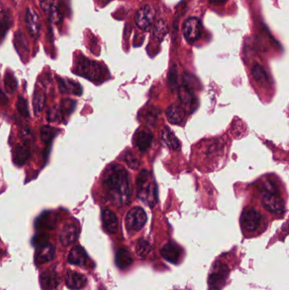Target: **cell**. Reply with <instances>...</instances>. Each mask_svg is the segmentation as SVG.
<instances>
[{
  "label": "cell",
  "mask_w": 289,
  "mask_h": 290,
  "mask_svg": "<svg viewBox=\"0 0 289 290\" xmlns=\"http://www.w3.org/2000/svg\"><path fill=\"white\" fill-rule=\"evenodd\" d=\"M179 97H180L181 102L185 106H188L189 108L194 106V100L195 96L193 94V91L191 90L189 86L184 85L181 87L179 91Z\"/></svg>",
  "instance_id": "7402d4cb"
},
{
  "label": "cell",
  "mask_w": 289,
  "mask_h": 290,
  "mask_svg": "<svg viewBox=\"0 0 289 290\" xmlns=\"http://www.w3.org/2000/svg\"><path fill=\"white\" fill-rule=\"evenodd\" d=\"M137 186V197L153 207L155 201L157 200V189L155 182L153 181L151 176L146 170H143L138 176Z\"/></svg>",
  "instance_id": "3957f363"
},
{
  "label": "cell",
  "mask_w": 289,
  "mask_h": 290,
  "mask_svg": "<svg viewBox=\"0 0 289 290\" xmlns=\"http://www.w3.org/2000/svg\"><path fill=\"white\" fill-rule=\"evenodd\" d=\"M56 222H57V218L55 215H53L52 213L46 212L37 219L36 227L37 228L53 229L55 227Z\"/></svg>",
  "instance_id": "603a6c76"
},
{
  "label": "cell",
  "mask_w": 289,
  "mask_h": 290,
  "mask_svg": "<svg viewBox=\"0 0 289 290\" xmlns=\"http://www.w3.org/2000/svg\"><path fill=\"white\" fill-rule=\"evenodd\" d=\"M102 222L104 228L110 234H116L118 231L119 222L117 216L110 210H105L102 213Z\"/></svg>",
  "instance_id": "5bb4252c"
},
{
  "label": "cell",
  "mask_w": 289,
  "mask_h": 290,
  "mask_svg": "<svg viewBox=\"0 0 289 290\" xmlns=\"http://www.w3.org/2000/svg\"><path fill=\"white\" fill-rule=\"evenodd\" d=\"M55 248L51 243H46L45 245L38 247L37 250V254L35 256V262L37 265L45 264L47 262L52 261L54 256Z\"/></svg>",
  "instance_id": "2e32d148"
},
{
  "label": "cell",
  "mask_w": 289,
  "mask_h": 290,
  "mask_svg": "<svg viewBox=\"0 0 289 290\" xmlns=\"http://www.w3.org/2000/svg\"><path fill=\"white\" fill-rule=\"evenodd\" d=\"M153 134L148 132H138L135 139L136 146L142 152H146L152 144Z\"/></svg>",
  "instance_id": "ffe728a7"
},
{
  "label": "cell",
  "mask_w": 289,
  "mask_h": 290,
  "mask_svg": "<svg viewBox=\"0 0 289 290\" xmlns=\"http://www.w3.org/2000/svg\"><path fill=\"white\" fill-rule=\"evenodd\" d=\"M228 273H229V270L227 268V265L217 262L215 265H214V270L209 278L210 286L214 290H221L227 280Z\"/></svg>",
  "instance_id": "ba28073f"
},
{
  "label": "cell",
  "mask_w": 289,
  "mask_h": 290,
  "mask_svg": "<svg viewBox=\"0 0 289 290\" xmlns=\"http://www.w3.org/2000/svg\"><path fill=\"white\" fill-rule=\"evenodd\" d=\"M251 72L253 78H254V79L258 83H260V84H265V83H267V73H266V72L264 71V69L261 65L255 63V65L252 67Z\"/></svg>",
  "instance_id": "484cf974"
},
{
  "label": "cell",
  "mask_w": 289,
  "mask_h": 290,
  "mask_svg": "<svg viewBox=\"0 0 289 290\" xmlns=\"http://www.w3.org/2000/svg\"><path fill=\"white\" fill-rule=\"evenodd\" d=\"M4 83H5V88L9 93L12 94L14 91L16 90V87H17V81H16V78H14V76L11 74H8L5 76V79H4Z\"/></svg>",
  "instance_id": "d6a6232c"
},
{
  "label": "cell",
  "mask_w": 289,
  "mask_h": 290,
  "mask_svg": "<svg viewBox=\"0 0 289 290\" xmlns=\"http://www.w3.org/2000/svg\"><path fill=\"white\" fill-rule=\"evenodd\" d=\"M19 113L24 117L29 116V110H28L27 102L23 97H19L16 105Z\"/></svg>",
  "instance_id": "1f68e13d"
},
{
  "label": "cell",
  "mask_w": 289,
  "mask_h": 290,
  "mask_svg": "<svg viewBox=\"0 0 289 290\" xmlns=\"http://www.w3.org/2000/svg\"><path fill=\"white\" fill-rule=\"evenodd\" d=\"M262 221V215L255 209L245 210L241 216V226L243 230L254 233L258 229Z\"/></svg>",
  "instance_id": "8992f818"
},
{
  "label": "cell",
  "mask_w": 289,
  "mask_h": 290,
  "mask_svg": "<svg viewBox=\"0 0 289 290\" xmlns=\"http://www.w3.org/2000/svg\"><path fill=\"white\" fill-rule=\"evenodd\" d=\"M125 222L128 232L137 233L140 231L147 222L145 211L141 207H134L128 211Z\"/></svg>",
  "instance_id": "277c9868"
},
{
  "label": "cell",
  "mask_w": 289,
  "mask_h": 290,
  "mask_svg": "<svg viewBox=\"0 0 289 290\" xmlns=\"http://www.w3.org/2000/svg\"><path fill=\"white\" fill-rule=\"evenodd\" d=\"M125 162L128 164V166L132 170H137L139 167L140 161L131 152H127L124 157Z\"/></svg>",
  "instance_id": "4dcf8cb0"
},
{
  "label": "cell",
  "mask_w": 289,
  "mask_h": 290,
  "mask_svg": "<svg viewBox=\"0 0 289 290\" xmlns=\"http://www.w3.org/2000/svg\"><path fill=\"white\" fill-rule=\"evenodd\" d=\"M30 157V151L26 145H18L15 149L13 158L14 162L17 165H23Z\"/></svg>",
  "instance_id": "cb8c5ba5"
},
{
  "label": "cell",
  "mask_w": 289,
  "mask_h": 290,
  "mask_svg": "<svg viewBox=\"0 0 289 290\" xmlns=\"http://www.w3.org/2000/svg\"><path fill=\"white\" fill-rule=\"evenodd\" d=\"M78 237V229L77 226L69 223L64 226L59 234V242L64 246H68L75 243Z\"/></svg>",
  "instance_id": "4fadbf2b"
},
{
  "label": "cell",
  "mask_w": 289,
  "mask_h": 290,
  "mask_svg": "<svg viewBox=\"0 0 289 290\" xmlns=\"http://www.w3.org/2000/svg\"><path fill=\"white\" fill-rule=\"evenodd\" d=\"M49 235L46 234H38V235H36L34 237H33V239H32V243H33V245L34 246L37 247H41L43 246V245H45L46 243H49Z\"/></svg>",
  "instance_id": "e575fe53"
},
{
  "label": "cell",
  "mask_w": 289,
  "mask_h": 290,
  "mask_svg": "<svg viewBox=\"0 0 289 290\" xmlns=\"http://www.w3.org/2000/svg\"><path fill=\"white\" fill-rule=\"evenodd\" d=\"M167 26L164 21H158L154 27V38L158 41H161L165 38V35L167 33Z\"/></svg>",
  "instance_id": "83f0119b"
},
{
  "label": "cell",
  "mask_w": 289,
  "mask_h": 290,
  "mask_svg": "<svg viewBox=\"0 0 289 290\" xmlns=\"http://www.w3.org/2000/svg\"><path fill=\"white\" fill-rule=\"evenodd\" d=\"M45 100H46V95L44 92H42V91L35 92L32 104H33V109H34V113L36 115H38L42 111V109L44 106V104H45Z\"/></svg>",
  "instance_id": "4316f807"
},
{
  "label": "cell",
  "mask_w": 289,
  "mask_h": 290,
  "mask_svg": "<svg viewBox=\"0 0 289 290\" xmlns=\"http://www.w3.org/2000/svg\"><path fill=\"white\" fill-rule=\"evenodd\" d=\"M166 116H167L168 121L171 124L180 125L185 118V113H184V109H182L180 106L172 105L168 108L167 111H166Z\"/></svg>",
  "instance_id": "d6986e66"
},
{
  "label": "cell",
  "mask_w": 289,
  "mask_h": 290,
  "mask_svg": "<svg viewBox=\"0 0 289 290\" xmlns=\"http://www.w3.org/2000/svg\"><path fill=\"white\" fill-rule=\"evenodd\" d=\"M155 19H156V11L149 5L141 7L139 10H137L135 16V22L137 24V27L143 31H148L154 24Z\"/></svg>",
  "instance_id": "5b68a950"
},
{
  "label": "cell",
  "mask_w": 289,
  "mask_h": 290,
  "mask_svg": "<svg viewBox=\"0 0 289 290\" xmlns=\"http://www.w3.org/2000/svg\"><path fill=\"white\" fill-rule=\"evenodd\" d=\"M41 286L44 290H57L60 279L55 271L46 270L41 274Z\"/></svg>",
  "instance_id": "7c38bea8"
},
{
  "label": "cell",
  "mask_w": 289,
  "mask_h": 290,
  "mask_svg": "<svg viewBox=\"0 0 289 290\" xmlns=\"http://www.w3.org/2000/svg\"><path fill=\"white\" fill-rule=\"evenodd\" d=\"M261 187V202L264 208L273 214L283 215L285 211V204L277 190V185L271 180H265Z\"/></svg>",
  "instance_id": "7a4b0ae2"
},
{
  "label": "cell",
  "mask_w": 289,
  "mask_h": 290,
  "mask_svg": "<svg viewBox=\"0 0 289 290\" xmlns=\"http://www.w3.org/2000/svg\"><path fill=\"white\" fill-rule=\"evenodd\" d=\"M78 72H80L81 76L90 78L91 80L98 79L102 75L100 65L88 59H81L78 66Z\"/></svg>",
  "instance_id": "9c48e42d"
},
{
  "label": "cell",
  "mask_w": 289,
  "mask_h": 290,
  "mask_svg": "<svg viewBox=\"0 0 289 290\" xmlns=\"http://www.w3.org/2000/svg\"><path fill=\"white\" fill-rule=\"evenodd\" d=\"M161 256L167 262L177 264L181 257V249L176 243H168L162 248Z\"/></svg>",
  "instance_id": "e0dca14e"
},
{
  "label": "cell",
  "mask_w": 289,
  "mask_h": 290,
  "mask_svg": "<svg viewBox=\"0 0 289 290\" xmlns=\"http://www.w3.org/2000/svg\"><path fill=\"white\" fill-rule=\"evenodd\" d=\"M151 251V245L145 239H139L136 247V253L137 256L142 258H145Z\"/></svg>",
  "instance_id": "f1b7e54d"
},
{
  "label": "cell",
  "mask_w": 289,
  "mask_h": 290,
  "mask_svg": "<svg viewBox=\"0 0 289 290\" xmlns=\"http://www.w3.org/2000/svg\"><path fill=\"white\" fill-rule=\"evenodd\" d=\"M161 137L162 140L164 141L165 144L171 150H177L180 147V142L172 133L170 128H165V129L162 131Z\"/></svg>",
  "instance_id": "d4e9b609"
},
{
  "label": "cell",
  "mask_w": 289,
  "mask_h": 290,
  "mask_svg": "<svg viewBox=\"0 0 289 290\" xmlns=\"http://www.w3.org/2000/svg\"><path fill=\"white\" fill-rule=\"evenodd\" d=\"M22 137L25 141H29L31 139V130L27 127L22 128Z\"/></svg>",
  "instance_id": "8d00e7d4"
},
{
  "label": "cell",
  "mask_w": 289,
  "mask_h": 290,
  "mask_svg": "<svg viewBox=\"0 0 289 290\" xmlns=\"http://www.w3.org/2000/svg\"><path fill=\"white\" fill-rule=\"evenodd\" d=\"M41 8L49 19L54 23H58L62 19V11L60 10L58 0H43L41 2Z\"/></svg>",
  "instance_id": "30bf717a"
},
{
  "label": "cell",
  "mask_w": 289,
  "mask_h": 290,
  "mask_svg": "<svg viewBox=\"0 0 289 290\" xmlns=\"http://www.w3.org/2000/svg\"><path fill=\"white\" fill-rule=\"evenodd\" d=\"M76 102L72 100H64L61 102V106L59 109V111L62 114H69V112H72L74 109Z\"/></svg>",
  "instance_id": "836d02e7"
},
{
  "label": "cell",
  "mask_w": 289,
  "mask_h": 290,
  "mask_svg": "<svg viewBox=\"0 0 289 290\" xmlns=\"http://www.w3.org/2000/svg\"><path fill=\"white\" fill-rule=\"evenodd\" d=\"M68 261L72 265H83L87 261V253L79 245L73 247L69 254Z\"/></svg>",
  "instance_id": "ac0fdd59"
},
{
  "label": "cell",
  "mask_w": 289,
  "mask_h": 290,
  "mask_svg": "<svg viewBox=\"0 0 289 290\" xmlns=\"http://www.w3.org/2000/svg\"><path fill=\"white\" fill-rule=\"evenodd\" d=\"M87 284V278L84 275L77 271H67L65 277V284L71 290H81Z\"/></svg>",
  "instance_id": "9a60e30c"
},
{
  "label": "cell",
  "mask_w": 289,
  "mask_h": 290,
  "mask_svg": "<svg viewBox=\"0 0 289 290\" xmlns=\"http://www.w3.org/2000/svg\"><path fill=\"white\" fill-rule=\"evenodd\" d=\"M184 38L190 44L199 40L201 36V22L197 17H190L183 26Z\"/></svg>",
  "instance_id": "52a82bcc"
},
{
  "label": "cell",
  "mask_w": 289,
  "mask_h": 290,
  "mask_svg": "<svg viewBox=\"0 0 289 290\" xmlns=\"http://www.w3.org/2000/svg\"><path fill=\"white\" fill-rule=\"evenodd\" d=\"M26 25L28 31L32 38H37L41 29L40 18L37 13L31 9L26 10Z\"/></svg>",
  "instance_id": "8fae6325"
},
{
  "label": "cell",
  "mask_w": 289,
  "mask_h": 290,
  "mask_svg": "<svg viewBox=\"0 0 289 290\" xmlns=\"http://www.w3.org/2000/svg\"><path fill=\"white\" fill-rule=\"evenodd\" d=\"M54 136H55V130L51 127L44 126L41 128V139L44 144H50Z\"/></svg>",
  "instance_id": "f546056e"
},
{
  "label": "cell",
  "mask_w": 289,
  "mask_h": 290,
  "mask_svg": "<svg viewBox=\"0 0 289 290\" xmlns=\"http://www.w3.org/2000/svg\"><path fill=\"white\" fill-rule=\"evenodd\" d=\"M132 262H133V260L131 256L130 252L125 248L119 250L115 255V264L119 268H128L131 265Z\"/></svg>",
  "instance_id": "44dd1931"
},
{
  "label": "cell",
  "mask_w": 289,
  "mask_h": 290,
  "mask_svg": "<svg viewBox=\"0 0 289 290\" xmlns=\"http://www.w3.org/2000/svg\"><path fill=\"white\" fill-rule=\"evenodd\" d=\"M60 116H61V113L59 111V109L53 107L48 110L47 120L51 122H57L59 119H60Z\"/></svg>",
  "instance_id": "d590c367"
},
{
  "label": "cell",
  "mask_w": 289,
  "mask_h": 290,
  "mask_svg": "<svg viewBox=\"0 0 289 290\" xmlns=\"http://www.w3.org/2000/svg\"><path fill=\"white\" fill-rule=\"evenodd\" d=\"M103 184L112 203L120 206L129 204L131 195L130 177L121 165H112L105 172Z\"/></svg>",
  "instance_id": "6da1fadb"
},
{
  "label": "cell",
  "mask_w": 289,
  "mask_h": 290,
  "mask_svg": "<svg viewBox=\"0 0 289 290\" xmlns=\"http://www.w3.org/2000/svg\"><path fill=\"white\" fill-rule=\"evenodd\" d=\"M226 1H227V0H210V2H211V3H219V4H220V3H225Z\"/></svg>",
  "instance_id": "74e56055"
}]
</instances>
